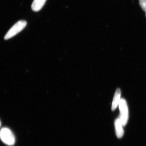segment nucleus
Instances as JSON below:
<instances>
[{"instance_id": "8", "label": "nucleus", "mask_w": 146, "mask_h": 146, "mask_svg": "<svg viewBox=\"0 0 146 146\" xmlns=\"http://www.w3.org/2000/svg\"><path fill=\"white\" fill-rule=\"evenodd\" d=\"M1 120H0V127H1Z\"/></svg>"}, {"instance_id": "5", "label": "nucleus", "mask_w": 146, "mask_h": 146, "mask_svg": "<svg viewBox=\"0 0 146 146\" xmlns=\"http://www.w3.org/2000/svg\"><path fill=\"white\" fill-rule=\"evenodd\" d=\"M121 91L119 89H117L115 91L114 98L112 103V110L114 111L119 106L121 101Z\"/></svg>"}, {"instance_id": "3", "label": "nucleus", "mask_w": 146, "mask_h": 146, "mask_svg": "<svg viewBox=\"0 0 146 146\" xmlns=\"http://www.w3.org/2000/svg\"><path fill=\"white\" fill-rule=\"evenodd\" d=\"M120 110L119 119L121 120L123 126L127 124L129 118L128 108L125 100L121 99L119 105Z\"/></svg>"}, {"instance_id": "4", "label": "nucleus", "mask_w": 146, "mask_h": 146, "mask_svg": "<svg viewBox=\"0 0 146 146\" xmlns=\"http://www.w3.org/2000/svg\"><path fill=\"white\" fill-rule=\"evenodd\" d=\"M115 126L116 136L118 138H121L124 134L123 125L119 118L115 120Z\"/></svg>"}, {"instance_id": "9", "label": "nucleus", "mask_w": 146, "mask_h": 146, "mask_svg": "<svg viewBox=\"0 0 146 146\" xmlns=\"http://www.w3.org/2000/svg\"></svg>"}, {"instance_id": "2", "label": "nucleus", "mask_w": 146, "mask_h": 146, "mask_svg": "<svg viewBox=\"0 0 146 146\" xmlns=\"http://www.w3.org/2000/svg\"><path fill=\"white\" fill-rule=\"evenodd\" d=\"M27 23L25 21H20L16 23L7 32L4 37L5 40L10 39L21 32L26 27Z\"/></svg>"}, {"instance_id": "1", "label": "nucleus", "mask_w": 146, "mask_h": 146, "mask_svg": "<svg viewBox=\"0 0 146 146\" xmlns=\"http://www.w3.org/2000/svg\"><path fill=\"white\" fill-rule=\"evenodd\" d=\"M0 139L3 143L9 146L13 145L16 141L13 132L7 127L3 128L0 131Z\"/></svg>"}, {"instance_id": "7", "label": "nucleus", "mask_w": 146, "mask_h": 146, "mask_svg": "<svg viewBox=\"0 0 146 146\" xmlns=\"http://www.w3.org/2000/svg\"><path fill=\"white\" fill-rule=\"evenodd\" d=\"M139 1L141 8L146 13V0H139Z\"/></svg>"}, {"instance_id": "6", "label": "nucleus", "mask_w": 146, "mask_h": 146, "mask_svg": "<svg viewBox=\"0 0 146 146\" xmlns=\"http://www.w3.org/2000/svg\"><path fill=\"white\" fill-rule=\"evenodd\" d=\"M46 0H34L31 5L32 9L34 11H38L42 9Z\"/></svg>"}]
</instances>
